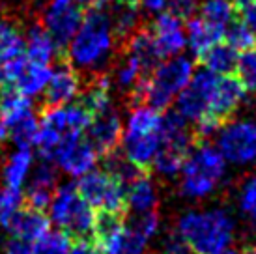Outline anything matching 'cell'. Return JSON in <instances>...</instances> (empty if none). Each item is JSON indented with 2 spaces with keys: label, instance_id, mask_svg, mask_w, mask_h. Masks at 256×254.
<instances>
[{
  "label": "cell",
  "instance_id": "6da1fadb",
  "mask_svg": "<svg viewBox=\"0 0 256 254\" xmlns=\"http://www.w3.org/2000/svg\"><path fill=\"white\" fill-rule=\"evenodd\" d=\"M116 40L118 36L110 22L107 2L86 12L80 26L66 45L70 66L77 71L98 73L110 62Z\"/></svg>",
  "mask_w": 256,
  "mask_h": 254
},
{
  "label": "cell",
  "instance_id": "7a4b0ae2",
  "mask_svg": "<svg viewBox=\"0 0 256 254\" xmlns=\"http://www.w3.org/2000/svg\"><path fill=\"white\" fill-rule=\"evenodd\" d=\"M176 232L194 254H222L234 247L236 219L222 208L189 210L178 217Z\"/></svg>",
  "mask_w": 256,
  "mask_h": 254
},
{
  "label": "cell",
  "instance_id": "3957f363",
  "mask_svg": "<svg viewBox=\"0 0 256 254\" xmlns=\"http://www.w3.org/2000/svg\"><path fill=\"white\" fill-rule=\"evenodd\" d=\"M161 118L163 114L146 103H138L128 112L122 126V157L135 168L152 166L157 152L161 150Z\"/></svg>",
  "mask_w": 256,
  "mask_h": 254
},
{
  "label": "cell",
  "instance_id": "277c9868",
  "mask_svg": "<svg viewBox=\"0 0 256 254\" xmlns=\"http://www.w3.org/2000/svg\"><path fill=\"white\" fill-rule=\"evenodd\" d=\"M228 172L215 144L200 142L191 146L180 170V192L187 200H206L219 189Z\"/></svg>",
  "mask_w": 256,
  "mask_h": 254
},
{
  "label": "cell",
  "instance_id": "5b68a950",
  "mask_svg": "<svg viewBox=\"0 0 256 254\" xmlns=\"http://www.w3.org/2000/svg\"><path fill=\"white\" fill-rule=\"evenodd\" d=\"M192 73L194 62L184 52L163 58L150 70V75L142 78V82L135 90V98L163 112L176 101L180 92L191 80Z\"/></svg>",
  "mask_w": 256,
  "mask_h": 254
},
{
  "label": "cell",
  "instance_id": "8992f818",
  "mask_svg": "<svg viewBox=\"0 0 256 254\" xmlns=\"http://www.w3.org/2000/svg\"><path fill=\"white\" fill-rule=\"evenodd\" d=\"M90 114L82 105L66 103V105H49V108L40 116L36 146L43 159H50L54 150L68 138L82 136L90 126Z\"/></svg>",
  "mask_w": 256,
  "mask_h": 254
},
{
  "label": "cell",
  "instance_id": "52a82bcc",
  "mask_svg": "<svg viewBox=\"0 0 256 254\" xmlns=\"http://www.w3.org/2000/svg\"><path fill=\"white\" fill-rule=\"evenodd\" d=\"M50 224L73 240H90L98 219V212L78 192L77 185H58L47 208Z\"/></svg>",
  "mask_w": 256,
  "mask_h": 254
},
{
  "label": "cell",
  "instance_id": "ba28073f",
  "mask_svg": "<svg viewBox=\"0 0 256 254\" xmlns=\"http://www.w3.org/2000/svg\"><path fill=\"white\" fill-rule=\"evenodd\" d=\"M40 116L32 99L4 88L0 96V138H6L15 148H32L36 144Z\"/></svg>",
  "mask_w": 256,
  "mask_h": 254
},
{
  "label": "cell",
  "instance_id": "9c48e42d",
  "mask_svg": "<svg viewBox=\"0 0 256 254\" xmlns=\"http://www.w3.org/2000/svg\"><path fill=\"white\" fill-rule=\"evenodd\" d=\"M94 240L101 254H146L150 240L122 213H100L94 226Z\"/></svg>",
  "mask_w": 256,
  "mask_h": 254
},
{
  "label": "cell",
  "instance_id": "30bf717a",
  "mask_svg": "<svg viewBox=\"0 0 256 254\" xmlns=\"http://www.w3.org/2000/svg\"><path fill=\"white\" fill-rule=\"evenodd\" d=\"M215 148L228 166H256V120L234 118L222 124L215 134Z\"/></svg>",
  "mask_w": 256,
  "mask_h": 254
},
{
  "label": "cell",
  "instance_id": "8fae6325",
  "mask_svg": "<svg viewBox=\"0 0 256 254\" xmlns=\"http://www.w3.org/2000/svg\"><path fill=\"white\" fill-rule=\"evenodd\" d=\"M77 189L88 204L100 213L126 212V184L108 170H90L77 180Z\"/></svg>",
  "mask_w": 256,
  "mask_h": 254
},
{
  "label": "cell",
  "instance_id": "7c38bea8",
  "mask_svg": "<svg viewBox=\"0 0 256 254\" xmlns=\"http://www.w3.org/2000/svg\"><path fill=\"white\" fill-rule=\"evenodd\" d=\"M219 75L208 70H198L192 73L191 80L176 98V112L184 116L189 124H196L198 120L210 116V106L214 99L215 86Z\"/></svg>",
  "mask_w": 256,
  "mask_h": 254
},
{
  "label": "cell",
  "instance_id": "4fadbf2b",
  "mask_svg": "<svg viewBox=\"0 0 256 254\" xmlns=\"http://www.w3.org/2000/svg\"><path fill=\"white\" fill-rule=\"evenodd\" d=\"M58 170H62L66 176L78 180L84 176L86 172H90L98 166L100 161V152L94 148V144L86 134L82 136H75V138H68L64 140L49 159Z\"/></svg>",
  "mask_w": 256,
  "mask_h": 254
},
{
  "label": "cell",
  "instance_id": "5bb4252c",
  "mask_svg": "<svg viewBox=\"0 0 256 254\" xmlns=\"http://www.w3.org/2000/svg\"><path fill=\"white\" fill-rule=\"evenodd\" d=\"M4 71H6L8 82L6 88H14L15 92L22 94L30 99L43 96L50 77V66L34 62L24 54L4 64Z\"/></svg>",
  "mask_w": 256,
  "mask_h": 254
},
{
  "label": "cell",
  "instance_id": "9a60e30c",
  "mask_svg": "<svg viewBox=\"0 0 256 254\" xmlns=\"http://www.w3.org/2000/svg\"><path fill=\"white\" fill-rule=\"evenodd\" d=\"M84 10L75 0H49L42 15V26L60 47H66L84 19Z\"/></svg>",
  "mask_w": 256,
  "mask_h": 254
},
{
  "label": "cell",
  "instance_id": "2e32d148",
  "mask_svg": "<svg viewBox=\"0 0 256 254\" xmlns=\"http://www.w3.org/2000/svg\"><path fill=\"white\" fill-rule=\"evenodd\" d=\"M148 30L161 60L182 54L187 49L184 21L176 15H172L170 12H166V10L156 14V19H154Z\"/></svg>",
  "mask_w": 256,
  "mask_h": 254
},
{
  "label": "cell",
  "instance_id": "e0dca14e",
  "mask_svg": "<svg viewBox=\"0 0 256 254\" xmlns=\"http://www.w3.org/2000/svg\"><path fill=\"white\" fill-rule=\"evenodd\" d=\"M24 187L26 190L22 194H24V202L28 204V208L45 212L58 187V168L49 159H43L40 164H34L32 174Z\"/></svg>",
  "mask_w": 256,
  "mask_h": 254
},
{
  "label": "cell",
  "instance_id": "ac0fdd59",
  "mask_svg": "<svg viewBox=\"0 0 256 254\" xmlns=\"http://www.w3.org/2000/svg\"><path fill=\"white\" fill-rule=\"evenodd\" d=\"M122 126L124 122L120 114L112 106L108 110L94 114L90 118V126L86 129V138L92 142L94 148L100 152V156H110L120 146Z\"/></svg>",
  "mask_w": 256,
  "mask_h": 254
},
{
  "label": "cell",
  "instance_id": "d6986e66",
  "mask_svg": "<svg viewBox=\"0 0 256 254\" xmlns=\"http://www.w3.org/2000/svg\"><path fill=\"white\" fill-rule=\"evenodd\" d=\"M82 92V80L73 66L70 64H60L54 70H50L49 82L45 86V101L49 105H66L73 103Z\"/></svg>",
  "mask_w": 256,
  "mask_h": 254
},
{
  "label": "cell",
  "instance_id": "ffe728a7",
  "mask_svg": "<svg viewBox=\"0 0 256 254\" xmlns=\"http://www.w3.org/2000/svg\"><path fill=\"white\" fill-rule=\"evenodd\" d=\"M247 99V88L238 77L230 75H219L217 86H215L212 106H210V116L219 122H224V118H230L232 114L243 105Z\"/></svg>",
  "mask_w": 256,
  "mask_h": 254
},
{
  "label": "cell",
  "instance_id": "44dd1931",
  "mask_svg": "<svg viewBox=\"0 0 256 254\" xmlns=\"http://www.w3.org/2000/svg\"><path fill=\"white\" fill-rule=\"evenodd\" d=\"M159 204V190L157 184L146 174L136 172L126 184V210L133 215L156 212Z\"/></svg>",
  "mask_w": 256,
  "mask_h": 254
},
{
  "label": "cell",
  "instance_id": "7402d4cb",
  "mask_svg": "<svg viewBox=\"0 0 256 254\" xmlns=\"http://www.w3.org/2000/svg\"><path fill=\"white\" fill-rule=\"evenodd\" d=\"M192 146V133L189 122L176 110L161 118V150H168L180 156H187Z\"/></svg>",
  "mask_w": 256,
  "mask_h": 254
},
{
  "label": "cell",
  "instance_id": "603a6c76",
  "mask_svg": "<svg viewBox=\"0 0 256 254\" xmlns=\"http://www.w3.org/2000/svg\"><path fill=\"white\" fill-rule=\"evenodd\" d=\"M50 228V220L40 210H32V208H21L19 212L14 215V219L8 222V226L4 228L10 236L21 238L24 241L34 243L38 238H42L43 234Z\"/></svg>",
  "mask_w": 256,
  "mask_h": 254
},
{
  "label": "cell",
  "instance_id": "cb8c5ba5",
  "mask_svg": "<svg viewBox=\"0 0 256 254\" xmlns=\"http://www.w3.org/2000/svg\"><path fill=\"white\" fill-rule=\"evenodd\" d=\"M36 164V157L30 148H17L12 152L4 162H0V180L4 185L22 189L28 182L32 168Z\"/></svg>",
  "mask_w": 256,
  "mask_h": 254
},
{
  "label": "cell",
  "instance_id": "d4e9b609",
  "mask_svg": "<svg viewBox=\"0 0 256 254\" xmlns=\"http://www.w3.org/2000/svg\"><path fill=\"white\" fill-rule=\"evenodd\" d=\"M60 49L62 47L54 42V38L43 28L42 24L30 26L26 36H24V52L22 54L34 62L50 66L56 60Z\"/></svg>",
  "mask_w": 256,
  "mask_h": 254
},
{
  "label": "cell",
  "instance_id": "484cf974",
  "mask_svg": "<svg viewBox=\"0 0 256 254\" xmlns=\"http://www.w3.org/2000/svg\"><path fill=\"white\" fill-rule=\"evenodd\" d=\"M222 38H224V32L217 30L200 17H191L189 24L185 26V42L192 56L200 58L210 47L222 42Z\"/></svg>",
  "mask_w": 256,
  "mask_h": 254
},
{
  "label": "cell",
  "instance_id": "4316f807",
  "mask_svg": "<svg viewBox=\"0 0 256 254\" xmlns=\"http://www.w3.org/2000/svg\"><path fill=\"white\" fill-rule=\"evenodd\" d=\"M110 86H112V82L107 75H96V78L86 86L84 92H80V96H82L80 105L88 110L90 116L112 108V90H110Z\"/></svg>",
  "mask_w": 256,
  "mask_h": 254
},
{
  "label": "cell",
  "instance_id": "83f0119b",
  "mask_svg": "<svg viewBox=\"0 0 256 254\" xmlns=\"http://www.w3.org/2000/svg\"><path fill=\"white\" fill-rule=\"evenodd\" d=\"M238 50H234L226 42L215 43L214 47L200 56L204 70L212 71L215 75H230L236 70V62H238Z\"/></svg>",
  "mask_w": 256,
  "mask_h": 254
},
{
  "label": "cell",
  "instance_id": "f1b7e54d",
  "mask_svg": "<svg viewBox=\"0 0 256 254\" xmlns=\"http://www.w3.org/2000/svg\"><path fill=\"white\" fill-rule=\"evenodd\" d=\"M236 6L232 0H202L198 6V17L210 22L220 32H226V28L234 22Z\"/></svg>",
  "mask_w": 256,
  "mask_h": 254
},
{
  "label": "cell",
  "instance_id": "f546056e",
  "mask_svg": "<svg viewBox=\"0 0 256 254\" xmlns=\"http://www.w3.org/2000/svg\"><path fill=\"white\" fill-rule=\"evenodd\" d=\"M146 68H144V64L135 58L133 54H129L126 52L124 58H122V62L118 64V68H116V73H114V82L118 88H122L124 92H133L138 88V84L142 82V78L146 77Z\"/></svg>",
  "mask_w": 256,
  "mask_h": 254
},
{
  "label": "cell",
  "instance_id": "4dcf8cb0",
  "mask_svg": "<svg viewBox=\"0 0 256 254\" xmlns=\"http://www.w3.org/2000/svg\"><path fill=\"white\" fill-rule=\"evenodd\" d=\"M126 52L138 58L148 71L161 60V56H159V52H157V49H156V45H154V40H152V36H150V30H135L133 34L129 36Z\"/></svg>",
  "mask_w": 256,
  "mask_h": 254
},
{
  "label": "cell",
  "instance_id": "1f68e13d",
  "mask_svg": "<svg viewBox=\"0 0 256 254\" xmlns=\"http://www.w3.org/2000/svg\"><path fill=\"white\" fill-rule=\"evenodd\" d=\"M24 52V36L14 22L0 21V66Z\"/></svg>",
  "mask_w": 256,
  "mask_h": 254
},
{
  "label": "cell",
  "instance_id": "d6a6232c",
  "mask_svg": "<svg viewBox=\"0 0 256 254\" xmlns=\"http://www.w3.org/2000/svg\"><path fill=\"white\" fill-rule=\"evenodd\" d=\"M107 8L108 15H110V22H112V28L118 38H129L135 30H138V21H140L138 8L120 6V4H112V2Z\"/></svg>",
  "mask_w": 256,
  "mask_h": 254
},
{
  "label": "cell",
  "instance_id": "836d02e7",
  "mask_svg": "<svg viewBox=\"0 0 256 254\" xmlns=\"http://www.w3.org/2000/svg\"><path fill=\"white\" fill-rule=\"evenodd\" d=\"M238 210L249 226L256 230V172L245 178L238 189Z\"/></svg>",
  "mask_w": 256,
  "mask_h": 254
},
{
  "label": "cell",
  "instance_id": "e575fe53",
  "mask_svg": "<svg viewBox=\"0 0 256 254\" xmlns=\"http://www.w3.org/2000/svg\"><path fill=\"white\" fill-rule=\"evenodd\" d=\"M72 247V238L62 230H47L32 245L30 254H68Z\"/></svg>",
  "mask_w": 256,
  "mask_h": 254
},
{
  "label": "cell",
  "instance_id": "d590c367",
  "mask_svg": "<svg viewBox=\"0 0 256 254\" xmlns=\"http://www.w3.org/2000/svg\"><path fill=\"white\" fill-rule=\"evenodd\" d=\"M24 204L22 189H15L10 185H0V226L6 228L8 222Z\"/></svg>",
  "mask_w": 256,
  "mask_h": 254
},
{
  "label": "cell",
  "instance_id": "8d00e7d4",
  "mask_svg": "<svg viewBox=\"0 0 256 254\" xmlns=\"http://www.w3.org/2000/svg\"><path fill=\"white\" fill-rule=\"evenodd\" d=\"M236 77L243 82L247 92H256V47L247 49L238 54Z\"/></svg>",
  "mask_w": 256,
  "mask_h": 254
},
{
  "label": "cell",
  "instance_id": "74e56055",
  "mask_svg": "<svg viewBox=\"0 0 256 254\" xmlns=\"http://www.w3.org/2000/svg\"><path fill=\"white\" fill-rule=\"evenodd\" d=\"M224 42L238 52L256 47V34L245 24V22H232L224 32Z\"/></svg>",
  "mask_w": 256,
  "mask_h": 254
},
{
  "label": "cell",
  "instance_id": "f35d334b",
  "mask_svg": "<svg viewBox=\"0 0 256 254\" xmlns=\"http://www.w3.org/2000/svg\"><path fill=\"white\" fill-rule=\"evenodd\" d=\"M198 6L200 0H166L164 10L185 21V19H191L192 15L198 12Z\"/></svg>",
  "mask_w": 256,
  "mask_h": 254
},
{
  "label": "cell",
  "instance_id": "ab89813d",
  "mask_svg": "<svg viewBox=\"0 0 256 254\" xmlns=\"http://www.w3.org/2000/svg\"><path fill=\"white\" fill-rule=\"evenodd\" d=\"M159 254H194L191 250V247L182 240L176 230L170 232L168 236H164L161 245H159Z\"/></svg>",
  "mask_w": 256,
  "mask_h": 254
},
{
  "label": "cell",
  "instance_id": "60d3db41",
  "mask_svg": "<svg viewBox=\"0 0 256 254\" xmlns=\"http://www.w3.org/2000/svg\"><path fill=\"white\" fill-rule=\"evenodd\" d=\"M32 245H34V243L8 234V240H6V243H4V248H2V250H4V254H30L32 252Z\"/></svg>",
  "mask_w": 256,
  "mask_h": 254
},
{
  "label": "cell",
  "instance_id": "b9f144b4",
  "mask_svg": "<svg viewBox=\"0 0 256 254\" xmlns=\"http://www.w3.org/2000/svg\"><path fill=\"white\" fill-rule=\"evenodd\" d=\"M68 254H101L96 243L90 240H77V243H72Z\"/></svg>",
  "mask_w": 256,
  "mask_h": 254
},
{
  "label": "cell",
  "instance_id": "7bdbcfd3",
  "mask_svg": "<svg viewBox=\"0 0 256 254\" xmlns=\"http://www.w3.org/2000/svg\"><path fill=\"white\" fill-rule=\"evenodd\" d=\"M243 22L256 34V0H250L247 6L242 10Z\"/></svg>",
  "mask_w": 256,
  "mask_h": 254
},
{
  "label": "cell",
  "instance_id": "ee69618b",
  "mask_svg": "<svg viewBox=\"0 0 256 254\" xmlns=\"http://www.w3.org/2000/svg\"><path fill=\"white\" fill-rule=\"evenodd\" d=\"M140 4L146 8V12H150V14H159L166 6V0H140Z\"/></svg>",
  "mask_w": 256,
  "mask_h": 254
},
{
  "label": "cell",
  "instance_id": "f6af8a7d",
  "mask_svg": "<svg viewBox=\"0 0 256 254\" xmlns=\"http://www.w3.org/2000/svg\"><path fill=\"white\" fill-rule=\"evenodd\" d=\"M78 6L82 8L84 12H90V10H94V8H100L103 6L107 0H75Z\"/></svg>",
  "mask_w": 256,
  "mask_h": 254
},
{
  "label": "cell",
  "instance_id": "bcb514c9",
  "mask_svg": "<svg viewBox=\"0 0 256 254\" xmlns=\"http://www.w3.org/2000/svg\"><path fill=\"white\" fill-rule=\"evenodd\" d=\"M112 4H120V6H133L138 8L140 6V0H110Z\"/></svg>",
  "mask_w": 256,
  "mask_h": 254
},
{
  "label": "cell",
  "instance_id": "7dc6e473",
  "mask_svg": "<svg viewBox=\"0 0 256 254\" xmlns=\"http://www.w3.org/2000/svg\"><path fill=\"white\" fill-rule=\"evenodd\" d=\"M8 86L6 82V71H4V66H0V92Z\"/></svg>",
  "mask_w": 256,
  "mask_h": 254
},
{
  "label": "cell",
  "instance_id": "c3c4849f",
  "mask_svg": "<svg viewBox=\"0 0 256 254\" xmlns=\"http://www.w3.org/2000/svg\"><path fill=\"white\" fill-rule=\"evenodd\" d=\"M250 0H232V4L236 6V10H243V8L249 4Z\"/></svg>",
  "mask_w": 256,
  "mask_h": 254
},
{
  "label": "cell",
  "instance_id": "681fc988",
  "mask_svg": "<svg viewBox=\"0 0 256 254\" xmlns=\"http://www.w3.org/2000/svg\"><path fill=\"white\" fill-rule=\"evenodd\" d=\"M252 254H256V248H254V250H252Z\"/></svg>",
  "mask_w": 256,
  "mask_h": 254
},
{
  "label": "cell",
  "instance_id": "f907efd6",
  "mask_svg": "<svg viewBox=\"0 0 256 254\" xmlns=\"http://www.w3.org/2000/svg\"><path fill=\"white\" fill-rule=\"evenodd\" d=\"M238 254H247V252H238Z\"/></svg>",
  "mask_w": 256,
  "mask_h": 254
},
{
  "label": "cell",
  "instance_id": "816d5d0a",
  "mask_svg": "<svg viewBox=\"0 0 256 254\" xmlns=\"http://www.w3.org/2000/svg\"><path fill=\"white\" fill-rule=\"evenodd\" d=\"M0 157H2V156H0ZM0 162H2V159H0Z\"/></svg>",
  "mask_w": 256,
  "mask_h": 254
}]
</instances>
